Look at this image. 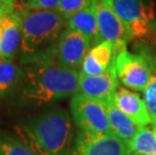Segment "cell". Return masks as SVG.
I'll return each instance as SVG.
<instances>
[{
  "instance_id": "cell-1",
  "label": "cell",
  "mask_w": 156,
  "mask_h": 155,
  "mask_svg": "<svg viewBox=\"0 0 156 155\" xmlns=\"http://www.w3.org/2000/svg\"><path fill=\"white\" fill-rule=\"evenodd\" d=\"M77 70L64 68L55 61L30 64L23 69L19 84V102L29 106H42L73 97L79 93Z\"/></svg>"
},
{
  "instance_id": "cell-2",
  "label": "cell",
  "mask_w": 156,
  "mask_h": 155,
  "mask_svg": "<svg viewBox=\"0 0 156 155\" xmlns=\"http://www.w3.org/2000/svg\"><path fill=\"white\" fill-rule=\"evenodd\" d=\"M21 15V62L25 64L55 61L58 38L68 21L56 9L23 8Z\"/></svg>"
},
{
  "instance_id": "cell-3",
  "label": "cell",
  "mask_w": 156,
  "mask_h": 155,
  "mask_svg": "<svg viewBox=\"0 0 156 155\" xmlns=\"http://www.w3.org/2000/svg\"><path fill=\"white\" fill-rule=\"evenodd\" d=\"M22 131L39 155H68L71 150L73 122L65 109H48L23 123Z\"/></svg>"
},
{
  "instance_id": "cell-4",
  "label": "cell",
  "mask_w": 156,
  "mask_h": 155,
  "mask_svg": "<svg viewBox=\"0 0 156 155\" xmlns=\"http://www.w3.org/2000/svg\"><path fill=\"white\" fill-rule=\"evenodd\" d=\"M113 8L134 38H146L156 29V10L152 0H104Z\"/></svg>"
},
{
  "instance_id": "cell-5",
  "label": "cell",
  "mask_w": 156,
  "mask_h": 155,
  "mask_svg": "<svg viewBox=\"0 0 156 155\" xmlns=\"http://www.w3.org/2000/svg\"><path fill=\"white\" fill-rule=\"evenodd\" d=\"M69 109L79 130L91 134L112 133L104 103L77 93L71 99Z\"/></svg>"
},
{
  "instance_id": "cell-6",
  "label": "cell",
  "mask_w": 156,
  "mask_h": 155,
  "mask_svg": "<svg viewBox=\"0 0 156 155\" xmlns=\"http://www.w3.org/2000/svg\"><path fill=\"white\" fill-rule=\"evenodd\" d=\"M114 65L118 81L131 90L144 92L151 79V68L142 54H132L127 47L114 52Z\"/></svg>"
},
{
  "instance_id": "cell-7",
  "label": "cell",
  "mask_w": 156,
  "mask_h": 155,
  "mask_svg": "<svg viewBox=\"0 0 156 155\" xmlns=\"http://www.w3.org/2000/svg\"><path fill=\"white\" fill-rule=\"evenodd\" d=\"M129 143L113 133L91 134L79 130L68 155H128Z\"/></svg>"
},
{
  "instance_id": "cell-8",
  "label": "cell",
  "mask_w": 156,
  "mask_h": 155,
  "mask_svg": "<svg viewBox=\"0 0 156 155\" xmlns=\"http://www.w3.org/2000/svg\"><path fill=\"white\" fill-rule=\"evenodd\" d=\"M91 41L84 34L67 27L58 38L55 48V62L72 70L82 67L85 57L91 49Z\"/></svg>"
},
{
  "instance_id": "cell-9",
  "label": "cell",
  "mask_w": 156,
  "mask_h": 155,
  "mask_svg": "<svg viewBox=\"0 0 156 155\" xmlns=\"http://www.w3.org/2000/svg\"><path fill=\"white\" fill-rule=\"evenodd\" d=\"M118 88V78L116 74L114 61L105 72L97 76H88L80 72L79 93L102 103L111 101Z\"/></svg>"
},
{
  "instance_id": "cell-10",
  "label": "cell",
  "mask_w": 156,
  "mask_h": 155,
  "mask_svg": "<svg viewBox=\"0 0 156 155\" xmlns=\"http://www.w3.org/2000/svg\"><path fill=\"white\" fill-rule=\"evenodd\" d=\"M95 6L99 31L103 41L114 44H127L132 37L113 8L104 0H95Z\"/></svg>"
},
{
  "instance_id": "cell-11",
  "label": "cell",
  "mask_w": 156,
  "mask_h": 155,
  "mask_svg": "<svg viewBox=\"0 0 156 155\" xmlns=\"http://www.w3.org/2000/svg\"><path fill=\"white\" fill-rule=\"evenodd\" d=\"M2 34L0 38V58L2 62H13L21 48L22 31L19 10L1 18Z\"/></svg>"
},
{
  "instance_id": "cell-12",
  "label": "cell",
  "mask_w": 156,
  "mask_h": 155,
  "mask_svg": "<svg viewBox=\"0 0 156 155\" xmlns=\"http://www.w3.org/2000/svg\"><path fill=\"white\" fill-rule=\"evenodd\" d=\"M113 101L116 106L138 127H146L148 124H152L144 99H141L137 93L129 89L118 87L113 97Z\"/></svg>"
},
{
  "instance_id": "cell-13",
  "label": "cell",
  "mask_w": 156,
  "mask_h": 155,
  "mask_svg": "<svg viewBox=\"0 0 156 155\" xmlns=\"http://www.w3.org/2000/svg\"><path fill=\"white\" fill-rule=\"evenodd\" d=\"M114 61V44L103 41L89 51L82 64V74L97 76L105 72Z\"/></svg>"
},
{
  "instance_id": "cell-14",
  "label": "cell",
  "mask_w": 156,
  "mask_h": 155,
  "mask_svg": "<svg viewBox=\"0 0 156 155\" xmlns=\"http://www.w3.org/2000/svg\"><path fill=\"white\" fill-rule=\"evenodd\" d=\"M67 21L69 28L74 29L76 31H79L80 33L84 34L86 37L90 39L92 44L96 45L103 41L100 31H99L95 0H93L91 5L78 12L77 14L73 15Z\"/></svg>"
},
{
  "instance_id": "cell-15",
  "label": "cell",
  "mask_w": 156,
  "mask_h": 155,
  "mask_svg": "<svg viewBox=\"0 0 156 155\" xmlns=\"http://www.w3.org/2000/svg\"><path fill=\"white\" fill-rule=\"evenodd\" d=\"M105 107L112 133L120 139L129 142L135 136L140 127H138L130 118L126 116L120 109L116 106L113 99L105 103Z\"/></svg>"
},
{
  "instance_id": "cell-16",
  "label": "cell",
  "mask_w": 156,
  "mask_h": 155,
  "mask_svg": "<svg viewBox=\"0 0 156 155\" xmlns=\"http://www.w3.org/2000/svg\"><path fill=\"white\" fill-rule=\"evenodd\" d=\"M23 68L13 62H0V100L19 87Z\"/></svg>"
},
{
  "instance_id": "cell-17",
  "label": "cell",
  "mask_w": 156,
  "mask_h": 155,
  "mask_svg": "<svg viewBox=\"0 0 156 155\" xmlns=\"http://www.w3.org/2000/svg\"><path fill=\"white\" fill-rule=\"evenodd\" d=\"M128 143L130 150L133 152L143 155H156V135L153 129L140 127Z\"/></svg>"
},
{
  "instance_id": "cell-18",
  "label": "cell",
  "mask_w": 156,
  "mask_h": 155,
  "mask_svg": "<svg viewBox=\"0 0 156 155\" xmlns=\"http://www.w3.org/2000/svg\"><path fill=\"white\" fill-rule=\"evenodd\" d=\"M140 54L144 55L151 68V79L144 90V101L150 114L152 125L156 126V58L152 55L147 48H142Z\"/></svg>"
},
{
  "instance_id": "cell-19",
  "label": "cell",
  "mask_w": 156,
  "mask_h": 155,
  "mask_svg": "<svg viewBox=\"0 0 156 155\" xmlns=\"http://www.w3.org/2000/svg\"><path fill=\"white\" fill-rule=\"evenodd\" d=\"M0 155H39L30 145L14 135L0 132Z\"/></svg>"
},
{
  "instance_id": "cell-20",
  "label": "cell",
  "mask_w": 156,
  "mask_h": 155,
  "mask_svg": "<svg viewBox=\"0 0 156 155\" xmlns=\"http://www.w3.org/2000/svg\"><path fill=\"white\" fill-rule=\"evenodd\" d=\"M92 3L93 0H61L56 10L68 20L73 15L82 11Z\"/></svg>"
},
{
  "instance_id": "cell-21",
  "label": "cell",
  "mask_w": 156,
  "mask_h": 155,
  "mask_svg": "<svg viewBox=\"0 0 156 155\" xmlns=\"http://www.w3.org/2000/svg\"><path fill=\"white\" fill-rule=\"evenodd\" d=\"M61 0H26L23 3V8L41 9V10H55Z\"/></svg>"
},
{
  "instance_id": "cell-22",
  "label": "cell",
  "mask_w": 156,
  "mask_h": 155,
  "mask_svg": "<svg viewBox=\"0 0 156 155\" xmlns=\"http://www.w3.org/2000/svg\"><path fill=\"white\" fill-rule=\"evenodd\" d=\"M14 10L15 9L13 8L12 6L8 5L7 3L4 2L3 0H0V19L6 15L10 14V13H12Z\"/></svg>"
},
{
  "instance_id": "cell-23",
  "label": "cell",
  "mask_w": 156,
  "mask_h": 155,
  "mask_svg": "<svg viewBox=\"0 0 156 155\" xmlns=\"http://www.w3.org/2000/svg\"><path fill=\"white\" fill-rule=\"evenodd\" d=\"M146 38L149 39V42H150V45H151V48H146L148 49L149 52H150L154 58H156V30Z\"/></svg>"
},
{
  "instance_id": "cell-24",
  "label": "cell",
  "mask_w": 156,
  "mask_h": 155,
  "mask_svg": "<svg viewBox=\"0 0 156 155\" xmlns=\"http://www.w3.org/2000/svg\"><path fill=\"white\" fill-rule=\"evenodd\" d=\"M9 1H11L12 3H13V4H14L15 5V7H16V2H21L22 3V4H23V3H24L25 1H26V0H9Z\"/></svg>"
},
{
  "instance_id": "cell-25",
  "label": "cell",
  "mask_w": 156,
  "mask_h": 155,
  "mask_svg": "<svg viewBox=\"0 0 156 155\" xmlns=\"http://www.w3.org/2000/svg\"><path fill=\"white\" fill-rule=\"evenodd\" d=\"M1 34H2V23H1V19H0V38H1Z\"/></svg>"
},
{
  "instance_id": "cell-26",
  "label": "cell",
  "mask_w": 156,
  "mask_h": 155,
  "mask_svg": "<svg viewBox=\"0 0 156 155\" xmlns=\"http://www.w3.org/2000/svg\"><path fill=\"white\" fill-rule=\"evenodd\" d=\"M128 155H143V154H140V153H137V152H133V151H131L130 153Z\"/></svg>"
},
{
  "instance_id": "cell-27",
  "label": "cell",
  "mask_w": 156,
  "mask_h": 155,
  "mask_svg": "<svg viewBox=\"0 0 156 155\" xmlns=\"http://www.w3.org/2000/svg\"><path fill=\"white\" fill-rule=\"evenodd\" d=\"M152 129H153L154 133H155V135H156V126H153V128H152Z\"/></svg>"
},
{
  "instance_id": "cell-28",
  "label": "cell",
  "mask_w": 156,
  "mask_h": 155,
  "mask_svg": "<svg viewBox=\"0 0 156 155\" xmlns=\"http://www.w3.org/2000/svg\"><path fill=\"white\" fill-rule=\"evenodd\" d=\"M0 62H2V61H1V58H0Z\"/></svg>"
}]
</instances>
